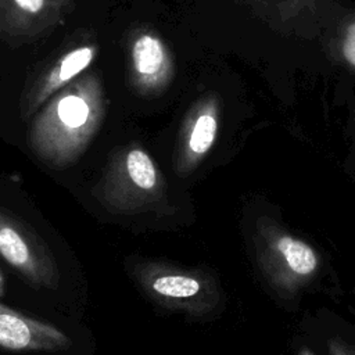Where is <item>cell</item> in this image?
<instances>
[{"instance_id": "7a4b0ae2", "label": "cell", "mask_w": 355, "mask_h": 355, "mask_svg": "<svg viewBox=\"0 0 355 355\" xmlns=\"http://www.w3.org/2000/svg\"><path fill=\"white\" fill-rule=\"evenodd\" d=\"M165 182L140 146L121 150L108 164L93 196L114 214L135 215L165 201Z\"/></svg>"}, {"instance_id": "277c9868", "label": "cell", "mask_w": 355, "mask_h": 355, "mask_svg": "<svg viewBox=\"0 0 355 355\" xmlns=\"http://www.w3.org/2000/svg\"><path fill=\"white\" fill-rule=\"evenodd\" d=\"M132 275L151 301L168 309L194 311L204 293V282L193 272L162 261H137Z\"/></svg>"}, {"instance_id": "52a82bcc", "label": "cell", "mask_w": 355, "mask_h": 355, "mask_svg": "<svg viewBox=\"0 0 355 355\" xmlns=\"http://www.w3.org/2000/svg\"><path fill=\"white\" fill-rule=\"evenodd\" d=\"M97 46L86 43L69 49L60 55L50 67L35 78L29 89L22 96L21 114L24 118L33 115L51 96L78 79L94 61Z\"/></svg>"}, {"instance_id": "30bf717a", "label": "cell", "mask_w": 355, "mask_h": 355, "mask_svg": "<svg viewBox=\"0 0 355 355\" xmlns=\"http://www.w3.org/2000/svg\"><path fill=\"white\" fill-rule=\"evenodd\" d=\"M280 252L284 255L288 266L300 275H308L316 268V257L311 247L300 240L283 237L277 243Z\"/></svg>"}, {"instance_id": "ba28073f", "label": "cell", "mask_w": 355, "mask_h": 355, "mask_svg": "<svg viewBox=\"0 0 355 355\" xmlns=\"http://www.w3.org/2000/svg\"><path fill=\"white\" fill-rule=\"evenodd\" d=\"M69 345L71 340L62 330L0 304V347L10 351L54 352Z\"/></svg>"}, {"instance_id": "5b68a950", "label": "cell", "mask_w": 355, "mask_h": 355, "mask_svg": "<svg viewBox=\"0 0 355 355\" xmlns=\"http://www.w3.org/2000/svg\"><path fill=\"white\" fill-rule=\"evenodd\" d=\"M129 85L136 94L159 96L175 78L173 55L164 39L148 29H139L129 40Z\"/></svg>"}, {"instance_id": "9c48e42d", "label": "cell", "mask_w": 355, "mask_h": 355, "mask_svg": "<svg viewBox=\"0 0 355 355\" xmlns=\"http://www.w3.org/2000/svg\"><path fill=\"white\" fill-rule=\"evenodd\" d=\"M216 100L205 97L189 111L176 147V173H186L212 147L218 132Z\"/></svg>"}, {"instance_id": "6da1fadb", "label": "cell", "mask_w": 355, "mask_h": 355, "mask_svg": "<svg viewBox=\"0 0 355 355\" xmlns=\"http://www.w3.org/2000/svg\"><path fill=\"white\" fill-rule=\"evenodd\" d=\"M105 115V97L96 73L80 75L51 96L36 116L29 140L37 155L54 165L75 159Z\"/></svg>"}, {"instance_id": "3957f363", "label": "cell", "mask_w": 355, "mask_h": 355, "mask_svg": "<svg viewBox=\"0 0 355 355\" xmlns=\"http://www.w3.org/2000/svg\"><path fill=\"white\" fill-rule=\"evenodd\" d=\"M0 257L35 288L55 290L60 284V272L47 244L1 205Z\"/></svg>"}, {"instance_id": "7c38bea8", "label": "cell", "mask_w": 355, "mask_h": 355, "mask_svg": "<svg viewBox=\"0 0 355 355\" xmlns=\"http://www.w3.org/2000/svg\"><path fill=\"white\" fill-rule=\"evenodd\" d=\"M3 291V277H1V275H0V293Z\"/></svg>"}, {"instance_id": "8fae6325", "label": "cell", "mask_w": 355, "mask_h": 355, "mask_svg": "<svg viewBox=\"0 0 355 355\" xmlns=\"http://www.w3.org/2000/svg\"><path fill=\"white\" fill-rule=\"evenodd\" d=\"M343 55L349 65L355 67V22H352L347 29L343 43Z\"/></svg>"}, {"instance_id": "8992f818", "label": "cell", "mask_w": 355, "mask_h": 355, "mask_svg": "<svg viewBox=\"0 0 355 355\" xmlns=\"http://www.w3.org/2000/svg\"><path fill=\"white\" fill-rule=\"evenodd\" d=\"M67 0H0V39L25 42L58 25Z\"/></svg>"}]
</instances>
